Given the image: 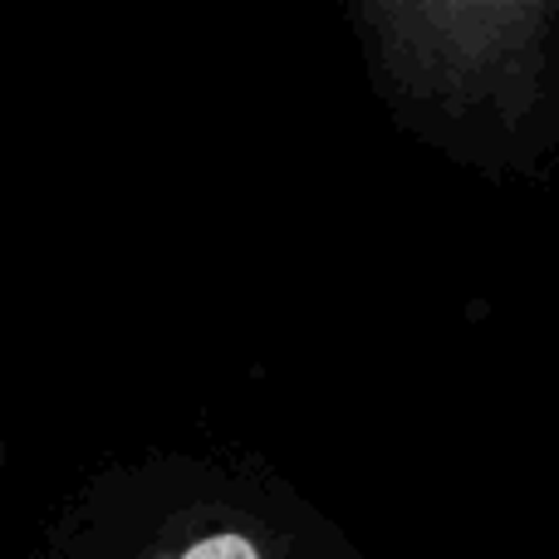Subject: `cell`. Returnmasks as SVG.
I'll list each match as a JSON object with an SVG mask.
<instances>
[{"label": "cell", "mask_w": 559, "mask_h": 559, "mask_svg": "<svg viewBox=\"0 0 559 559\" xmlns=\"http://www.w3.org/2000/svg\"><path fill=\"white\" fill-rule=\"evenodd\" d=\"M39 559H344L314 511L265 466L143 452L88 472Z\"/></svg>", "instance_id": "1"}]
</instances>
